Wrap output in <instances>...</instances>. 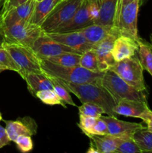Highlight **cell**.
<instances>
[{
  "instance_id": "1",
  "label": "cell",
  "mask_w": 152,
  "mask_h": 153,
  "mask_svg": "<svg viewBox=\"0 0 152 153\" xmlns=\"http://www.w3.org/2000/svg\"><path fill=\"white\" fill-rule=\"evenodd\" d=\"M69 91L79 99L81 103L93 102L101 106L108 116L117 117L114 108L116 102L100 83L74 84L58 80Z\"/></svg>"
},
{
  "instance_id": "2",
  "label": "cell",
  "mask_w": 152,
  "mask_h": 153,
  "mask_svg": "<svg viewBox=\"0 0 152 153\" xmlns=\"http://www.w3.org/2000/svg\"><path fill=\"white\" fill-rule=\"evenodd\" d=\"M43 71L58 80L74 84L100 83L105 72H92L80 65H59L46 59H40Z\"/></svg>"
},
{
  "instance_id": "3",
  "label": "cell",
  "mask_w": 152,
  "mask_h": 153,
  "mask_svg": "<svg viewBox=\"0 0 152 153\" xmlns=\"http://www.w3.org/2000/svg\"><path fill=\"white\" fill-rule=\"evenodd\" d=\"M44 32L40 25L29 20H21L8 25L0 26L3 42L32 47L37 37Z\"/></svg>"
},
{
  "instance_id": "4",
  "label": "cell",
  "mask_w": 152,
  "mask_h": 153,
  "mask_svg": "<svg viewBox=\"0 0 152 153\" xmlns=\"http://www.w3.org/2000/svg\"><path fill=\"white\" fill-rule=\"evenodd\" d=\"M100 84L111 94L116 103L122 100H133L148 103L144 91L134 88L112 70L105 71Z\"/></svg>"
},
{
  "instance_id": "5",
  "label": "cell",
  "mask_w": 152,
  "mask_h": 153,
  "mask_svg": "<svg viewBox=\"0 0 152 153\" xmlns=\"http://www.w3.org/2000/svg\"><path fill=\"white\" fill-rule=\"evenodd\" d=\"M125 82L139 91H145L146 85L143 76L142 65L137 55L117 61L110 68Z\"/></svg>"
},
{
  "instance_id": "6",
  "label": "cell",
  "mask_w": 152,
  "mask_h": 153,
  "mask_svg": "<svg viewBox=\"0 0 152 153\" xmlns=\"http://www.w3.org/2000/svg\"><path fill=\"white\" fill-rule=\"evenodd\" d=\"M3 46L9 52L20 68L19 76L25 79L30 73H42L40 59L31 47L3 42Z\"/></svg>"
},
{
  "instance_id": "7",
  "label": "cell",
  "mask_w": 152,
  "mask_h": 153,
  "mask_svg": "<svg viewBox=\"0 0 152 153\" xmlns=\"http://www.w3.org/2000/svg\"><path fill=\"white\" fill-rule=\"evenodd\" d=\"M99 4L89 0H83V3L74 16L63 25L51 32H68L77 31L94 24L99 13Z\"/></svg>"
},
{
  "instance_id": "8",
  "label": "cell",
  "mask_w": 152,
  "mask_h": 153,
  "mask_svg": "<svg viewBox=\"0 0 152 153\" xmlns=\"http://www.w3.org/2000/svg\"><path fill=\"white\" fill-rule=\"evenodd\" d=\"M83 0H61L43 20L40 27L45 32H51L68 22L77 12Z\"/></svg>"
},
{
  "instance_id": "9",
  "label": "cell",
  "mask_w": 152,
  "mask_h": 153,
  "mask_svg": "<svg viewBox=\"0 0 152 153\" xmlns=\"http://www.w3.org/2000/svg\"><path fill=\"white\" fill-rule=\"evenodd\" d=\"M142 0H132L121 8L118 17L116 27L119 28L121 35H125L134 39L137 41L140 40L138 34L137 20L138 13Z\"/></svg>"
},
{
  "instance_id": "10",
  "label": "cell",
  "mask_w": 152,
  "mask_h": 153,
  "mask_svg": "<svg viewBox=\"0 0 152 153\" xmlns=\"http://www.w3.org/2000/svg\"><path fill=\"white\" fill-rule=\"evenodd\" d=\"M31 49L40 59H48L64 52L77 53L74 49L53 40L45 31L37 37Z\"/></svg>"
},
{
  "instance_id": "11",
  "label": "cell",
  "mask_w": 152,
  "mask_h": 153,
  "mask_svg": "<svg viewBox=\"0 0 152 153\" xmlns=\"http://www.w3.org/2000/svg\"><path fill=\"white\" fill-rule=\"evenodd\" d=\"M48 35L53 40L71 49L75 50L77 53L83 54V52L92 49L94 45L89 43L84 36L78 31H68V32H46Z\"/></svg>"
},
{
  "instance_id": "12",
  "label": "cell",
  "mask_w": 152,
  "mask_h": 153,
  "mask_svg": "<svg viewBox=\"0 0 152 153\" xmlns=\"http://www.w3.org/2000/svg\"><path fill=\"white\" fill-rule=\"evenodd\" d=\"M101 117L107 123L108 134L113 136L120 137H134V134L137 131L146 128L142 123L126 122L119 120L116 117L102 115Z\"/></svg>"
},
{
  "instance_id": "13",
  "label": "cell",
  "mask_w": 152,
  "mask_h": 153,
  "mask_svg": "<svg viewBox=\"0 0 152 153\" xmlns=\"http://www.w3.org/2000/svg\"><path fill=\"white\" fill-rule=\"evenodd\" d=\"M5 129L10 140L15 141L19 135L33 136L37 134V126L30 117L19 118L16 120H4Z\"/></svg>"
},
{
  "instance_id": "14",
  "label": "cell",
  "mask_w": 152,
  "mask_h": 153,
  "mask_svg": "<svg viewBox=\"0 0 152 153\" xmlns=\"http://www.w3.org/2000/svg\"><path fill=\"white\" fill-rule=\"evenodd\" d=\"M119 36L116 34H110L105 39L101 40L93 47L98 61L100 71L105 72L110 70L116 62L112 55V49L113 43Z\"/></svg>"
},
{
  "instance_id": "15",
  "label": "cell",
  "mask_w": 152,
  "mask_h": 153,
  "mask_svg": "<svg viewBox=\"0 0 152 153\" xmlns=\"http://www.w3.org/2000/svg\"><path fill=\"white\" fill-rule=\"evenodd\" d=\"M114 111L117 115L139 118L145 122L151 110L149 108L148 103L133 100H122L115 106Z\"/></svg>"
},
{
  "instance_id": "16",
  "label": "cell",
  "mask_w": 152,
  "mask_h": 153,
  "mask_svg": "<svg viewBox=\"0 0 152 153\" xmlns=\"http://www.w3.org/2000/svg\"><path fill=\"white\" fill-rule=\"evenodd\" d=\"M120 12V0H102L100 3L99 13L95 24L107 27H116Z\"/></svg>"
},
{
  "instance_id": "17",
  "label": "cell",
  "mask_w": 152,
  "mask_h": 153,
  "mask_svg": "<svg viewBox=\"0 0 152 153\" xmlns=\"http://www.w3.org/2000/svg\"><path fill=\"white\" fill-rule=\"evenodd\" d=\"M36 2V0H28L26 2L0 15V26L10 25L21 20H31Z\"/></svg>"
},
{
  "instance_id": "18",
  "label": "cell",
  "mask_w": 152,
  "mask_h": 153,
  "mask_svg": "<svg viewBox=\"0 0 152 153\" xmlns=\"http://www.w3.org/2000/svg\"><path fill=\"white\" fill-rule=\"evenodd\" d=\"M138 49V41L128 36L120 35L115 40L112 49V55L117 62L136 55Z\"/></svg>"
},
{
  "instance_id": "19",
  "label": "cell",
  "mask_w": 152,
  "mask_h": 153,
  "mask_svg": "<svg viewBox=\"0 0 152 153\" xmlns=\"http://www.w3.org/2000/svg\"><path fill=\"white\" fill-rule=\"evenodd\" d=\"M77 31H80L85 38L94 46L105 39L110 34L121 35L120 31L117 27H107L95 23Z\"/></svg>"
},
{
  "instance_id": "20",
  "label": "cell",
  "mask_w": 152,
  "mask_h": 153,
  "mask_svg": "<svg viewBox=\"0 0 152 153\" xmlns=\"http://www.w3.org/2000/svg\"><path fill=\"white\" fill-rule=\"evenodd\" d=\"M24 80L26 82L30 94L34 97H36V94L39 91L53 89L54 88L50 77L44 72L28 73L26 75Z\"/></svg>"
},
{
  "instance_id": "21",
  "label": "cell",
  "mask_w": 152,
  "mask_h": 153,
  "mask_svg": "<svg viewBox=\"0 0 152 153\" xmlns=\"http://www.w3.org/2000/svg\"><path fill=\"white\" fill-rule=\"evenodd\" d=\"M98 153L116 152L119 143L122 137L111 134L106 135H92L89 137Z\"/></svg>"
},
{
  "instance_id": "22",
  "label": "cell",
  "mask_w": 152,
  "mask_h": 153,
  "mask_svg": "<svg viewBox=\"0 0 152 153\" xmlns=\"http://www.w3.org/2000/svg\"><path fill=\"white\" fill-rule=\"evenodd\" d=\"M61 1V0H41L37 1L30 22L40 26L48 14Z\"/></svg>"
},
{
  "instance_id": "23",
  "label": "cell",
  "mask_w": 152,
  "mask_h": 153,
  "mask_svg": "<svg viewBox=\"0 0 152 153\" xmlns=\"http://www.w3.org/2000/svg\"><path fill=\"white\" fill-rule=\"evenodd\" d=\"M138 54L143 69L152 76V49L147 42L140 39L138 41Z\"/></svg>"
},
{
  "instance_id": "24",
  "label": "cell",
  "mask_w": 152,
  "mask_h": 153,
  "mask_svg": "<svg viewBox=\"0 0 152 153\" xmlns=\"http://www.w3.org/2000/svg\"><path fill=\"white\" fill-rule=\"evenodd\" d=\"M80 55H81L78 53L64 52L61 55L52 57V58H49L46 60H48V61L55 63V64H59V65L71 67V66L79 65Z\"/></svg>"
},
{
  "instance_id": "25",
  "label": "cell",
  "mask_w": 152,
  "mask_h": 153,
  "mask_svg": "<svg viewBox=\"0 0 152 153\" xmlns=\"http://www.w3.org/2000/svg\"><path fill=\"white\" fill-rule=\"evenodd\" d=\"M79 65L92 72H101L98 66V58L94 49H90L81 54Z\"/></svg>"
},
{
  "instance_id": "26",
  "label": "cell",
  "mask_w": 152,
  "mask_h": 153,
  "mask_svg": "<svg viewBox=\"0 0 152 153\" xmlns=\"http://www.w3.org/2000/svg\"><path fill=\"white\" fill-rule=\"evenodd\" d=\"M134 139L142 152H152V132L146 128L139 130L134 134Z\"/></svg>"
},
{
  "instance_id": "27",
  "label": "cell",
  "mask_w": 152,
  "mask_h": 153,
  "mask_svg": "<svg viewBox=\"0 0 152 153\" xmlns=\"http://www.w3.org/2000/svg\"><path fill=\"white\" fill-rule=\"evenodd\" d=\"M36 97L40 100V101L43 103L49 105H59L64 108H66L65 103L61 100V99L58 97V94L55 93L53 89L43 90L37 93Z\"/></svg>"
},
{
  "instance_id": "28",
  "label": "cell",
  "mask_w": 152,
  "mask_h": 153,
  "mask_svg": "<svg viewBox=\"0 0 152 153\" xmlns=\"http://www.w3.org/2000/svg\"><path fill=\"white\" fill-rule=\"evenodd\" d=\"M0 66L4 67L6 70H11L19 74L20 68L13 60L8 51L2 46H0Z\"/></svg>"
},
{
  "instance_id": "29",
  "label": "cell",
  "mask_w": 152,
  "mask_h": 153,
  "mask_svg": "<svg viewBox=\"0 0 152 153\" xmlns=\"http://www.w3.org/2000/svg\"><path fill=\"white\" fill-rule=\"evenodd\" d=\"M79 115H83L89 117L99 118L105 114L104 109L98 105L93 102L82 103V105L78 107Z\"/></svg>"
},
{
  "instance_id": "30",
  "label": "cell",
  "mask_w": 152,
  "mask_h": 153,
  "mask_svg": "<svg viewBox=\"0 0 152 153\" xmlns=\"http://www.w3.org/2000/svg\"><path fill=\"white\" fill-rule=\"evenodd\" d=\"M141 153L142 152L134 137H122L116 153Z\"/></svg>"
},
{
  "instance_id": "31",
  "label": "cell",
  "mask_w": 152,
  "mask_h": 153,
  "mask_svg": "<svg viewBox=\"0 0 152 153\" xmlns=\"http://www.w3.org/2000/svg\"><path fill=\"white\" fill-rule=\"evenodd\" d=\"M49 77H50L51 81H52V84H53V90L58 94V97L61 99V100L65 104H68L69 105L72 106H76L75 103L73 102L71 96H70V92L67 90V88H65L57 79L52 77V76H49Z\"/></svg>"
},
{
  "instance_id": "32",
  "label": "cell",
  "mask_w": 152,
  "mask_h": 153,
  "mask_svg": "<svg viewBox=\"0 0 152 153\" xmlns=\"http://www.w3.org/2000/svg\"><path fill=\"white\" fill-rule=\"evenodd\" d=\"M79 123L78 127L81 129L82 132L87 136L88 137L92 135V131L93 126H95V123L98 118L89 117L83 116V115H79Z\"/></svg>"
},
{
  "instance_id": "33",
  "label": "cell",
  "mask_w": 152,
  "mask_h": 153,
  "mask_svg": "<svg viewBox=\"0 0 152 153\" xmlns=\"http://www.w3.org/2000/svg\"><path fill=\"white\" fill-rule=\"evenodd\" d=\"M14 143H16L18 149L22 152H30L34 147L31 137L28 135H19L15 140Z\"/></svg>"
},
{
  "instance_id": "34",
  "label": "cell",
  "mask_w": 152,
  "mask_h": 153,
  "mask_svg": "<svg viewBox=\"0 0 152 153\" xmlns=\"http://www.w3.org/2000/svg\"><path fill=\"white\" fill-rule=\"evenodd\" d=\"M106 134H108V127L107 123L101 117L98 118L92 128V135H106Z\"/></svg>"
},
{
  "instance_id": "35",
  "label": "cell",
  "mask_w": 152,
  "mask_h": 153,
  "mask_svg": "<svg viewBox=\"0 0 152 153\" xmlns=\"http://www.w3.org/2000/svg\"><path fill=\"white\" fill-rule=\"evenodd\" d=\"M28 0H4L2 4V8H1L0 15H2L10 10V9L16 7L23 3L26 2Z\"/></svg>"
},
{
  "instance_id": "36",
  "label": "cell",
  "mask_w": 152,
  "mask_h": 153,
  "mask_svg": "<svg viewBox=\"0 0 152 153\" xmlns=\"http://www.w3.org/2000/svg\"><path fill=\"white\" fill-rule=\"evenodd\" d=\"M11 142L5 128L0 125V149L3 148L4 146L9 145Z\"/></svg>"
},
{
  "instance_id": "37",
  "label": "cell",
  "mask_w": 152,
  "mask_h": 153,
  "mask_svg": "<svg viewBox=\"0 0 152 153\" xmlns=\"http://www.w3.org/2000/svg\"><path fill=\"white\" fill-rule=\"evenodd\" d=\"M144 123H145L147 124V127H146V129L148 131L152 132V111L149 114L148 117H147V119L145 120Z\"/></svg>"
},
{
  "instance_id": "38",
  "label": "cell",
  "mask_w": 152,
  "mask_h": 153,
  "mask_svg": "<svg viewBox=\"0 0 152 153\" xmlns=\"http://www.w3.org/2000/svg\"><path fill=\"white\" fill-rule=\"evenodd\" d=\"M86 153H98V151L95 147L92 141H90V146H89V149L86 151Z\"/></svg>"
},
{
  "instance_id": "39",
  "label": "cell",
  "mask_w": 152,
  "mask_h": 153,
  "mask_svg": "<svg viewBox=\"0 0 152 153\" xmlns=\"http://www.w3.org/2000/svg\"><path fill=\"white\" fill-rule=\"evenodd\" d=\"M132 0H120V10L122 8V7H123L124 5H125L128 3L131 2Z\"/></svg>"
},
{
  "instance_id": "40",
  "label": "cell",
  "mask_w": 152,
  "mask_h": 153,
  "mask_svg": "<svg viewBox=\"0 0 152 153\" xmlns=\"http://www.w3.org/2000/svg\"><path fill=\"white\" fill-rule=\"evenodd\" d=\"M89 1H95V2H97L98 4H99V5H100V3L101 2V1H102V0H89Z\"/></svg>"
},
{
  "instance_id": "41",
  "label": "cell",
  "mask_w": 152,
  "mask_h": 153,
  "mask_svg": "<svg viewBox=\"0 0 152 153\" xmlns=\"http://www.w3.org/2000/svg\"><path fill=\"white\" fill-rule=\"evenodd\" d=\"M4 70H6L5 69H4V67H1V66H0V73H2V72H3V71H4Z\"/></svg>"
},
{
  "instance_id": "42",
  "label": "cell",
  "mask_w": 152,
  "mask_h": 153,
  "mask_svg": "<svg viewBox=\"0 0 152 153\" xmlns=\"http://www.w3.org/2000/svg\"><path fill=\"white\" fill-rule=\"evenodd\" d=\"M150 40H151L150 45H151V49H152V33L151 34V35H150Z\"/></svg>"
},
{
  "instance_id": "43",
  "label": "cell",
  "mask_w": 152,
  "mask_h": 153,
  "mask_svg": "<svg viewBox=\"0 0 152 153\" xmlns=\"http://www.w3.org/2000/svg\"><path fill=\"white\" fill-rule=\"evenodd\" d=\"M3 43V39H2V37H1V35H0V46H1V43Z\"/></svg>"
},
{
  "instance_id": "44",
  "label": "cell",
  "mask_w": 152,
  "mask_h": 153,
  "mask_svg": "<svg viewBox=\"0 0 152 153\" xmlns=\"http://www.w3.org/2000/svg\"><path fill=\"white\" fill-rule=\"evenodd\" d=\"M1 120H2V116H1V112H0V121H1Z\"/></svg>"
},
{
  "instance_id": "45",
  "label": "cell",
  "mask_w": 152,
  "mask_h": 153,
  "mask_svg": "<svg viewBox=\"0 0 152 153\" xmlns=\"http://www.w3.org/2000/svg\"><path fill=\"white\" fill-rule=\"evenodd\" d=\"M3 1H4V0H0V5H1V3H2V4H3Z\"/></svg>"
},
{
  "instance_id": "46",
  "label": "cell",
  "mask_w": 152,
  "mask_h": 153,
  "mask_svg": "<svg viewBox=\"0 0 152 153\" xmlns=\"http://www.w3.org/2000/svg\"><path fill=\"white\" fill-rule=\"evenodd\" d=\"M146 1V0H142L141 3H142V4H143V3H144V1Z\"/></svg>"
},
{
  "instance_id": "47",
  "label": "cell",
  "mask_w": 152,
  "mask_h": 153,
  "mask_svg": "<svg viewBox=\"0 0 152 153\" xmlns=\"http://www.w3.org/2000/svg\"><path fill=\"white\" fill-rule=\"evenodd\" d=\"M41 1V0H36V1Z\"/></svg>"
}]
</instances>
